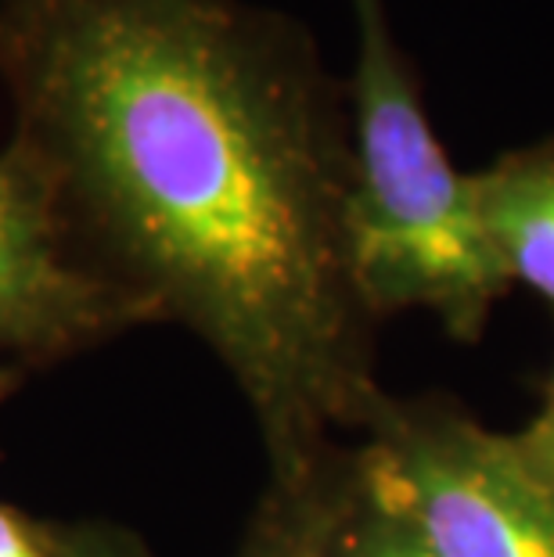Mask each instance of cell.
Returning <instances> with one entry per match:
<instances>
[{"label": "cell", "mask_w": 554, "mask_h": 557, "mask_svg": "<svg viewBox=\"0 0 554 557\" xmlns=\"http://www.w3.org/2000/svg\"><path fill=\"white\" fill-rule=\"evenodd\" d=\"M357 58L346 79L353 126L349 238L374 320L407 310L476 342L512 292L482 231L476 184L446 156L426 112L415 58L396 40L389 0H346Z\"/></svg>", "instance_id": "2"}, {"label": "cell", "mask_w": 554, "mask_h": 557, "mask_svg": "<svg viewBox=\"0 0 554 557\" xmlns=\"http://www.w3.org/2000/svg\"><path fill=\"white\" fill-rule=\"evenodd\" d=\"M335 557H435L404 507L368 471L357 446H342L328 468Z\"/></svg>", "instance_id": "6"}, {"label": "cell", "mask_w": 554, "mask_h": 557, "mask_svg": "<svg viewBox=\"0 0 554 557\" xmlns=\"http://www.w3.org/2000/svg\"><path fill=\"white\" fill-rule=\"evenodd\" d=\"M145 324V310L79 242L44 162L8 137L0 148V360L19 371L54 363Z\"/></svg>", "instance_id": "4"}, {"label": "cell", "mask_w": 554, "mask_h": 557, "mask_svg": "<svg viewBox=\"0 0 554 557\" xmlns=\"http://www.w3.org/2000/svg\"><path fill=\"white\" fill-rule=\"evenodd\" d=\"M0 83L98 267L223 363L270 482L385 403L353 270L346 79L253 0H0Z\"/></svg>", "instance_id": "1"}, {"label": "cell", "mask_w": 554, "mask_h": 557, "mask_svg": "<svg viewBox=\"0 0 554 557\" xmlns=\"http://www.w3.org/2000/svg\"><path fill=\"white\" fill-rule=\"evenodd\" d=\"M54 547L62 557H151L134 532L101 521H51Z\"/></svg>", "instance_id": "8"}, {"label": "cell", "mask_w": 554, "mask_h": 557, "mask_svg": "<svg viewBox=\"0 0 554 557\" xmlns=\"http://www.w3.org/2000/svg\"><path fill=\"white\" fill-rule=\"evenodd\" d=\"M512 443L518 457L526 460V468L554 490V371L544 385V399H540L533 421L522 432H515Z\"/></svg>", "instance_id": "9"}, {"label": "cell", "mask_w": 554, "mask_h": 557, "mask_svg": "<svg viewBox=\"0 0 554 557\" xmlns=\"http://www.w3.org/2000/svg\"><path fill=\"white\" fill-rule=\"evenodd\" d=\"M357 454L435 557H554V490L454 403L385 396Z\"/></svg>", "instance_id": "3"}, {"label": "cell", "mask_w": 554, "mask_h": 557, "mask_svg": "<svg viewBox=\"0 0 554 557\" xmlns=\"http://www.w3.org/2000/svg\"><path fill=\"white\" fill-rule=\"evenodd\" d=\"M471 184L504 274L554 310V134L504 151Z\"/></svg>", "instance_id": "5"}, {"label": "cell", "mask_w": 554, "mask_h": 557, "mask_svg": "<svg viewBox=\"0 0 554 557\" xmlns=\"http://www.w3.org/2000/svg\"><path fill=\"white\" fill-rule=\"evenodd\" d=\"M332 457L299 482H267L263 500L231 557H335L328 504Z\"/></svg>", "instance_id": "7"}, {"label": "cell", "mask_w": 554, "mask_h": 557, "mask_svg": "<svg viewBox=\"0 0 554 557\" xmlns=\"http://www.w3.org/2000/svg\"><path fill=\"white\" fill-rule=\"evenodd\" d=\"M0 557H62L54 547L51 521H37L0 500Z\"/></svg>", "instance_id": "10"}, {"label": "cell", "mask_w": 554, "mask_h": 557, "mask_svg": "<svg viewBox=\"0 0 554 557\" xmlns=\"http://www.w3.org/2000/svg\"><path fill=\"white\" fill-rule=\"evenodd\" d=\"M19 377H22V371H19V367H11V363H4V360H0V399H4V396L11 393V388L19 385Z\"/></svg>", "instance_id": "11"}]
</instances>
